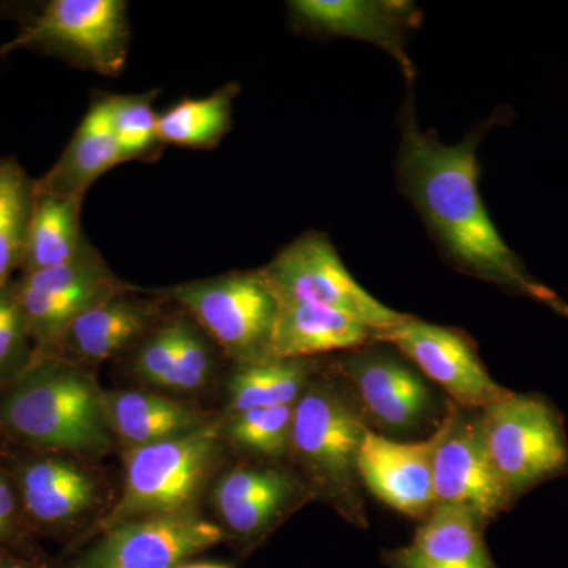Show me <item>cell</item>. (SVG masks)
<instances>
[{
    "instance_id": "obj_21",
    "label": "cell",
    "mask_w": 568,
    "mask_h": 568,
    "mask_svg": "<svg viewBox=\"0 0 568 568\" xmlns=\"http://www.w3.org/2000/svg\"><path fill=\"white\" fill-rule=\"evenodd\" d=\"M104 416L112 435L142 447L207 424L196 407L145 392H104Z\"/></svg>"
},
{
    "instance_id": "obj_12",
    "label": "cell",
    "mask_w": 568,
    "mask_h": 568,
    "mask_svg": "<svg viewBox=\"0 0 568 568\" xmlns=\"http://www.w3.org/2000/svg\"><path fill=\"white\" fill-rule=\"evenodd\" d=\"M376 342L405 354L458 407L484 410L510 392L489 376L470 339L455 328L409 316L394 328L377 332Z\"/></svg>"
},
{
    "instance_id": "obj_30",
    "label": "cell",
    "mask_w": 568,
    "mask_h": 568,
    "mask_svg": "<svg viewBox=\"0 0 568 568\" xmlns=\"http://www.w3.org/2000/svg\"><path fill=\"white\" fill-rule=\"evenodd\" d=\"M179 316L152 327L142 338L134 357L138 376L153 386L170 387L178 361Z\"/></svg>"
},
{
    "instance_id": "obj_17",
    "label": "cell",
    "mask_w": 568,
    "mask_h": 568,
    "mask_svg": "<svg viewBox=\"0 0 568 568\" xmlns=\"http://www.w3.org/2000/svg\"><path fill=\"white\" fill-rule=\"evenodd\" d=\"M484 523L457 506H436L406 547L383 555L388 568H497Z\"/></svg>"
},
{
    "instance_id": "obj_8",
    "label": "cell",
    "mask_w": 568,
    "mask_h": 568,
    "mask_svg": "<svg viewBox=\"0 0 568 568\" xmlns=\"http://www.w3.org/2000/svg\"><path fill=\"white\" fill-rule=\"evenodd\" d=\"M260 272L278 302L331 306L376 332L394 328L409 317L381 304L364 290L325 234H302Z\"/></svg>"
},
{
    "instance_id": "obj_6",
    "label": "cell",
    "mask_w": 568,
    "mask_h": 568,
    "mask_svg": "<svg viewBox=\"0 0 568 568\" xmlns=\"http://www.w3.org/2000/svg\"><path fill=\"white\" fill-rule=\"evenodd\" d=\"M164 294L235 364L271 357L280 302L260 271L182 283Z\"/></svg>"
},
{
    "instance_id": "obj_22",
    "label": "cell",
    "mask_w": 568,
    "mask_h": 568,
    "mask_svg": "<svg viewBox=\"0 0 568 568\" xmlns=\"http://www.w3.org/2000/svg\"><path fill=\"white\" fill-rule=\"evenodd\" d=\"M20 487L29 514L43 525H67L97 500V484L91 474L65 459L47 458L26 466Z\"/></svg>"
},
{
    "instance_id": "obj_34",
    "label": "cell",
    "mask_w": 568,
    "mask_h": 568,
    "mask_svg": "<svg viewBox=\"0 0 568 568\" xmlns=\"http://www.w3.org/2000/svg\"><path fill=\"white\" fill-rule=\"evenodd\" d=\"M0 568H29V567H26L24 564L17 562V560L0 559Z\"/></svg>"
},
{
    "instance_id": "obj_20",
    "label": "cell",
    "mask_w": 568,
    "mask_h": 568,
    "mask_svg": "<svg viewBox=\"0 0 568 568\" xmlns=\"http://www.w3.org/2000/svg\"><path fill=\"white\" fill-rule=\"evenodd\" d=\"M121 163V151L112 132L108 95H99L58 162L47 174L37 179L36 193L84 200L92 183Z\"/></svg>"
},
{
    "instance_id": "obj_32",
    "label": "cell",
    "mask_w": 568,
    "mask_h": 568,
    "mask_svg": "<svg viewBox=\"0 0 568 568\" xmlns=\"http://www.w3.org/2000/svg\"><path fill=\"white\" fill-rule=\"evenodd\" d=\"M14 517V497L13 493L3 480V477L0 476V521L6 523L7 526L11 525Z\"/></svg>"
},
{
    "instance_id": "obj_16",
    "label": "cell",
    "mask_w": 568,
    "mask_h": 568,
    "mask_svg": "<svg viewBox=\"0 0 568 568\" xmlns=\"http://www.w3.org/2000/svg\"><path fill=\"white\" fill-rule=\"evenodd\" d=\"M306 487L274 466L235 467L216 484L213 503L224 526L244 540L263 537Z\"/></svg>"
},
{
    "instance_id": "obj_10",
    "label": "cell",
    "mask_w": 568,
    "mask_h": 568,
    "mask_svg": "<svg viewBox=\"0 0 568 568\" xmlns=\"http://www.w3.org/2000/svg\"><path fill=\"white\" fill-rule=\"evenodd\" d=\"M458 414L457 405L448 407L436 432L417 443L388 439L369 428L357 459L362 484L381 503L406 517L424 521L436 508L437 450Z\"/></svg>"
},
{
    "instance_id": "obj_14",
    "label": "cell",
    "mask_w": 568,
    "mask_h": 568,
    "mask_svg": "<svg viewBox=\"0 0 568 568\" xmlns=\"http://www.w3.org/2000/svg\"><path fill=\"white\" fill-rule=\"evenodd\" d=\"M435 496L436 506L465 508L485 526L514 506L489 455L480 417L455 418L437 450Z\"/></svg>"
},
{
    "instance_id": "obj_15",
    "label": "cell",
    "mask_w": 568,
    "mask_h": 568,
    "mask_svg": "<svg viewBox=\"0 0 568 568\" xmlns=\"http://www.w3.org/2000/svg\"><path fill=\"white\" fill-rule=\"evenodd\" d=\"M338 369L353 386L365 418L379 428L407 432L428 416L433 399L424 379L392 355H347Z\"/></svg>"
},
{
    "instance_id": "obj_24",
    "label": "cell",
    "mask_w": 568,
    "mask_h": 568,
    "mask_svg": "<svg viewBox=\"0 0 568 568\" xmlns=\"http://www.w3.org/2000/svg\"><path fill=\"white\" fill-rule=\"evenodd\" d=\"M315 375L312 358L267 357L237 365L227 384L233 414L256 407L291 406L301 399Z\"/></svg>"
},
{
    "instance_id": "obj_11",
    "label": "cell",
    "mask_w": 568,
    "mask_h": 568,
    "mask_svg": "<svg viewBox=\"0 0 568 568\" xmlns=\"http://www.w3.org/2000/svg\"><path fill=\"white\" fill-rule=\"evenodd\" d=\"M223 538L222 528L192 511L138 518L103 530L73 568H179Z\"/></svg>"
},
{
    "instance_id": "obj_4",
    "label": "cell",
    "mask_w": 568,
    "mask_h": 568,
    "mask_svg": "<svg viewBox=\"0 0 568 568\" xmlns=\"http://www.w3.org/2000/svg\"><path fill=\"white\" fill-rule=\"evenodd\" d=\"M220 436V425L207 422L183 435L132 448L126 455L122 495L103 519L102 529L190 511L219 454Z\"/></svg>"
},
{
    "instance_id": "obj_29",
    "label": "cell",
    "mask_w": 568,
    "mask_h": 568,
    "mask_svg": "<svg viewBox=\"0 0 568 568\" xmlns=\"http://www.w3.org/2000/svg\"><path fill=\"white\" fill-rule=\"evenodd\" d=\"M203 328L192 317L179 316L178 361L170 381V390L193 392L205 386L211 377L213 358Z\"/></svg>"
},
{
    "instance_id": "obj_36",
    "label": "cell",
    "mask_w": 568,
    "mask_h": 568,
    "mask_svg": "<svg viewBox=\"0 0 568 568\" xmlns=\"http://www.w3.org/2000/svg\"><path fill=\"white\" fill-rule=\"evenodd\" d=\"M7 52L6 50H3V47H0V58H3V55H6Z\"/></svg>"
},
{
    "instance_id": "obj_19",
    "label": "cell",
    "mask_w": 568,
    "mask_h": 568,
    "mask_svg": "<svg viewBox=\"0 0 568 568\" xmlns=\"http://www.w3.org/2000/svg\"><path fill=\"white\" fill-rule=\"evenodd\" d=\"M376 331L331 306L280 302L268 355L312 358L336 351L361 349L376 342Z\"/></svg>"
},
{
    "instance_id": "obj_9",
    "label": "cell",
    "mask_w": 568,
    "mask_h": 568,
    "mask_svg": "<svg viewBox=\"0 0 568 568\" xmlns=\"http://www.w3.org/2000/svg\"><path fill=\"white\" fill-rule=\"evenodd\" d=\"M33 342L48 349L82 313L129 290L85 241L70 263L22 274L11 284Z\"/></svg>"
},
{
    "instance_id": "obj_33",
    "label": "cell",
    "mask_w": 568,
    "mask_h": 568,
    "mask_svg": "<svg viewBox=\"0 0 568 568\" xmlns=\"http://www.w3.org/2000/svg\"><path fill=\"white\" fill-rule=\"evenodd\" d=\"M179 568H233L231 566H226V564H215V562H186Z\"/></svg>"
},
{
    "instance_id": "obj_1",
    "label": "cell",
    "mask_w": 568,
    "mask_h": 568,
    "mask_svg": "<svg viewBox=\"0 0 568 568\" xmlns=\"http://www.w3.org/2000/svg\"><path fill=\"white\" fill-rule=\"evenodd\" d=\"M504 121L507 110H497L458 144H444L435 133L422 129L413 85H407V99L398 114L402 134L396 185L416 209L429 237L452 267L567 317V302L530 274L521 257L507 245L478 190V145L489 130Z\"/></svg>"
},
{
    "instance_id": "obj_27",
    "label": "cell",
    "mask_w": 568,
    "mask_h": 568,
    "mask_svg": "<svg viewBox=\"0 0 568 568\" xmlns=\"http://www.w3.org/2000/svg\"><path fill=\"white\" fill-rule=\"evenodd\" d=\"M159 91L108 95L112 132L121 151L122 163L149 159L163 145L156 134L159 114L153 110Z\"/></svg>"
},
{
    "instance_id": "obj_7",
    "label": "cell",
    "mask_w": 568,
    "mask_h": 568,
    "mask_svg": "<svg viewBox=\"0 0 568 568\" xmlns=\"http://www.w3.org/2000/svg\"><path fill=\"white\" fill-rule=\"evenodd\" d=\"M63 59L104 77H118L126 65L130 22L123 0H51L26 22L9 43Z\"/></svg>"
},
{
    "instance_id": "obj_35",
    "label": "cell",
    "mask_w": 568,
    "mask_h": 568,
    "mask_svg": "<svg viewBox=\"0 0 568 568\" xmlns=\"http://www.w3.org/2000/svg\"><path fill=\"white\" fill-rule=\"evenodd\" d=\"M7 530H9V526H7L6 523L0 521V538L6 536Z\"/></svg>"
},
{
    "instance_id": "obj_31",
    "label": "cell",
    "mask_w": 568,
    "mask_h": 568,
    "mask_svg": "<svg viewBox=\"0 0 568 568\" xmlns=\"http://www.w3.org/2000/svg\"><path fill=\"white\" fill-rule=\"evenodd\" d=\"M29 339L24 316L9 284L0 290V375L26 364Z\"/></svg>"
},
{
    "instance_id": "obj_3",
    "label": "cell",
    "mask_w": 568,
    "mask_h": 568,
    "mask_svg": "<svg viewBox=\"0 0 568 568\" xmlns=\"http://www.w3.org/2000/svg\"><path fill=\"white\" fill-rule=\"evenodd\" d=\"M366 418L346 388L313 379L294 407L290 457L316 493L335 504L353 525L366 528L357 459Z\"/></svg>"
},
{
    "instance_id": "obj_23",
    "label": "cell",
    "mask_w": 568,
    "mask_h": 568,
    "mask_svg": "<svg viewBox=\"0 0 568 568\" xmlns=\"http://www.w3.org/2000/svg\"><path fill=\"white\" fill-rule=\"evenodd\" d=\"M80 197L36 193L22 274L47 271L70 263L88 237L81 227Z\"/></svg>"
},
{
    "instance_id": "obj_18",
    "label": "cell",
    "mask_w": 568,
    "mask_h": 568,
    "mask_svg": "<svg viewBox=\"0 0 568 568\" xmlns=\"http://www.w3.org/2000/svg\"><path fill=\"white\" fill-rule=\"evenodd\" d=\"M155 320V304L130 294L129 287L71 321L48 349L61 347L82 361H106L148 335Z\"/></svg>"
},
{
    "instance_id": "obj_2",
    "label": "cell",
    "mask_w": 568,
    "mask_h": 568,
    "mask_svg": "<svg viewBox=\"0 0 568 568\" xmlns=\"http://www.w3.org/2000/svg\"><path fill=\"white\" fill-rule=\"evenodd\" d=\"M103 394L80 366L43 358L7 396L0 413L22 439L100 457L112 447Z\"/></svg>"
},
{
    "instance_id": "obj_26",
    "label": "cell",
    "mask_w": 568,
    "mask_h": 568,
    "mask_svg": "<svg viewBox=\"0 0 568 568\" xmlns=\"http://www.w3.org/2000/svg\"><path fill=\"white\" fill-rule=\"evenodd\" d=\"M36 200V181L13 156L0 159V290L21 268Z\"/></svg>"
},
{
    "instance_id": "obj_25",
    "label": "cell",
    "mask_w": 568,
    "mask_h": 568,
    "mask_svg": "<svg viewBox=\"0 0 568 568\" xmlns=\"http://www.w3.org/2000/svg\"><path fill=\"white\" fill-rule=\"evenodd\" d=\"M241 88L223 85L204 99H183L159 114L156 134L162 144L189 149H213L233 126V104Z\"/></svg>"
},
{
    "instance_id": "obj_28",
    "label": "cell",
    "mask_w": 568,
    "mask_h": 568,
    "mask_svg": "<svg viewBox=\"0 0 568 568\" xmlns=\"http://www.w3.org/2000/svg\"><path fill=\"white\" fill-rule=\"evenodd\" d=\"M294 407H256L233 414L226 426L227 436L239 447L268 459L290 455Z\"/></svg>"
},
{
    "instance_id": "obj_5",
    "label": "cell",
    "mask_w": 568,
    "mask_h": 568,
    "mask_svg": "<svg viewBox=\"0 0 568 568\" xmlns=\"http://www.w3.org/2000/svg\"><path fill=\"white\" fill-rule=\"evenodd\" d=\"M480 424L497 474L514 503L568 473L562 416L545 396L508 392L481 410Z\"/></svg>"
},
{
    "instance_id": "obj_13",
    "label": "cell",
    "mask_w": 568,
    "mask_h": 568,
    "mask_svg": "<svg viewBox=\"0 0 568 568\" xmlns=\"http://www.w3.org/2000/svg\"><path fill=\"white\" fill-rule=\"evenodd\" d=\"M295 29L328 39H354L375 44L402 67L407 85L416 69L406 52L410 31L420 24L416 3L402 0H293L287 3Z\"/></svg>"
}]
</instances>
